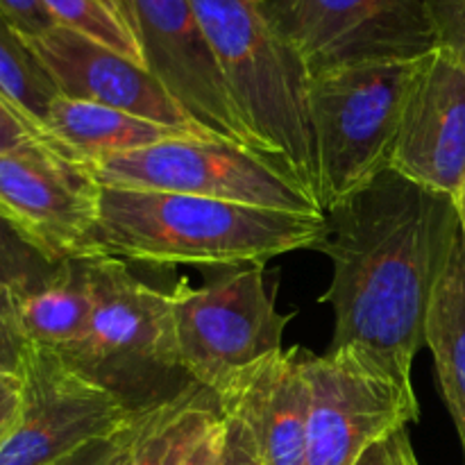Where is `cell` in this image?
Returning <instances> with one entry per match:
<instances>
[{"label":"cell","instance_id":"1","mask_svg":"<svg viewBox=\"0 0 465 465\" xmlns=\"http://www.w3.org/2000/svg\"><path fill=\"white\" fill-rule=\"evenodd\" d=\"M325 223L316 250L334 266L321 295L334 309L330 350H352L413 386L431 298L461 234L457 203L389 168L325 212Z\"/></svg>","mask_w":465,"mask_h":465},{"label":"cell","instance_id":"2","mask_svg":"<svg viewBox=\"0 0 465 465\" xmlns=\"http://www.w3.org/2000/svg\"><path fill=\"white\" fill-rule=\"evenodd\" d=\"M325 213H289L159 191H100L95 257L121 262L262 266L295 250H316Z\"/></svg>","mask_w":465,"mask_h":465},{"label":"cell","instance_id":"3","mask_svg":"<svg viewBox=\"0 0 465 465\" xmlns=\"http://www.w3.org/2000/svg\"><path fill=\"white\" fill-rule=\"evenodd\" d=\"M252 150L322 209L309 71L257 0H191ZM325 212V209H322Z\"/></svg>","mask_w":465,"mask_h":465},{"label":"cell","instance_id":"4","mask_svg":"<svg viewBox=\"0 0 465 465\" xmlns=\"http://www.w3.org/2000/svg\"><path fill=\"white\" fill-rule=\"evenodd\" d=\"M420 59L348 64L309 75L325 212L391 168Z\"/></svg>","mask_w":465,"mask_h":465},{"label":"cell","instance_id":"5","mask_svg":"<svg viewBox=\"0 0 465 465\" xmlns=\"http://www.w3.org/2000/svg\"><path fill=\"white\" fill-rule=\"evenodd\" d=\"M84 263L94 312L86 343L66 361L136 411H145L141 391L150 404H162L154 381L180 371L171 295L143 284L121 259L91 257Z\"/></svg>","mask_w":465,"mask_h":465},{"label":"cell","instance_id":"6","mask_svg":"<svg viewBox=\"0 0 465 465\" xmlns=\"http://www.w3.org/2000/svg\"><path fill=\"white\" fill-rule=\"evenodd\" d=\"M100 186L213 198L289 213L322 209L268 159L223 139H173L86 162Z\"/></svg>","mask_w":465,"mask_h":465},{"label":"cell","instance_id":"7","mask_svg":"<svg viewBox=\"0 0 465 465\" xmlns=\"http://www.w3.org/2000/svg\"><path fill=\"white\" fill-rule=\"evenodd\" d=\"M168 295L180 371L213 395L232 375L284 350L293 316L275 309L262 266L225 272L200 289L180 282Z\"/></svg>","mask_w":465,"mask_h":465},{"label":"cell","instance_id":"8","mask_svg":"<svg viewBox=\"0 0 465 465\" xmlns=\"http://www.w3.org/2000/svg\"><path fill=\"white\" fill-rule=\"evenodd\" d=\"M263 16L298 53L309 75L440 48L434 0H262Z\"/></svg>","mask_w":465,"mask_h":465},{"label":"cell","instance_id":"9","mask_svg":"<svg viewBox=\"0 0 465 465\" xmlns=\"http://www.w3.org/2000/svg\"><path fill=\"white\" fill-rule=\"evenodd\" d=\"M16 375L23 381L21 416L0 445V465H50L118 434L143 413L41 345L23 343Z\"/></svg>","mask_w":465,"mask_h":465},{"label":"cell","instance_id":"10","mask_svg":"<svg viewBox=\"0 0 465 465\" xmlns=\"http://www.w3.org/2000/svg\"><path fill=\"white\" fill-rule=\"evenodd\" d=\"M307 465H357L375 443L420 418L416 389L352 350L309 352Z\"/></svg>","mask_w":465,"mask_h":465},{"label":"cell","instance_id":"11","mask_svg":"<svg viewBox=\"0 0 465 465\" xmlns=\"http://www.w3.org/2000/svg\"><path fill=\"white\" fill-rule=\"evenodd\" d=\"M100 191L84 162L45 141L0 154V212L54 263L95 257Z\"/></svg>","mask_w":465,"mask_h":465},{"label":"cell","instance_id":"12","mask_svg":"<svg viewBox=\"0 0 465 465\" xmlns=\"http://www.w3.org/2000/svg\"><path fill=\"white\" fill-rule=\"evenodd\" d=\"M125 5L145 68L163 89L204 130L252 150L191 0H125Z\"/></svg>","mask_w":465,"mask_h":465},{"label":"cell","instance_id":"13","mask_svg":"<svg viewBox=\"0 0 465 465\" xmlns=\"http://www.w3.org/2000/svg\"><path fill=\"white\" fill-rule=\"evenodd\" d=\"M391 168L457 198L465 184V54L440 45L420 59Z\"/></svg>","mask_w":465,"mask_h":465},{"label":"cell","instance_id":"14","mask_svg":"<svg viewBox=\"0 0 465 465\" xmlns=\"http://www.w3.org/2000/svg\"><path fill=\"white\" fill-rule=\"evenodd\" d=\"M27 41L64 98L121 109L162 125L204 130L148 68L125 54L64 25Z\"/></svg>","mask_w":465,"mask_h":465},{"label":"cell","instance_id":"15","mask_svg":"<svg viewBox=\"0 0 465 465\" xmlns=\"http://www.w3.org/2000/svg\"><path fill=\"white\" fill-rule=\"evenodd\" d=\"M304 348L282 350L230 377L216 393L221 413L252 439L262 465H307L312 384Z\"/></svg>","mask_w":465,"mask_h":465},{"label":"cell","instance_id":"16","mask_svg":"<svg viewBox=\"0 0 465 465\" xmlns=\"http://www.w3.org/2000/svg\"><path fill=\"white\" fill-rule=\"evenodd\" d=\"M45 132L54 145L77 162L132 153L173 139H218L207 130L162 125L134 114L59 95L50 104Z\"/></svg>","mask_w":465,"mask_h":465},{"label":"cell","instance_id":"17","mask_svg":"<svg viewBox=\"0 0 465 465\" xmlns=\"http://www.w3.org/2000/svg\"><path fill=\"white\" fill-rule=\"evenodd\" d=\"M94 312L84 259L64 262L57 277L41 291L18 298L23 343L41 345L73 359L86 343Z\"/></svg>","mask_w":465,"mask_h":465},{"label":"cell","instance_id":"18","mask_svg":"<svg viewBox=\"0 0 465 465\" xmlns=\"http://www.w3.org/2000/svg\"><path fill=\"white\" fill-rule=\"evenodd\" d=\"M425 341L434 354L440 391L465 457V241L461 234L431 298Z\"/></svg>","mask_w":465,"mask_h":465},{"label":"cell","instance_id":"19","mask_svg":"<svg viewBox=\"0 0 465 465\" xmlns=\"http://www.w3.org/2000/svg\"><path fill=\"white\" fill-rule=\"evenodd\" d=\"M221 418L216 395L191 381L148 413L130 465H180Z\"/></svg>","mask_w":465,"mask_h":465},{"label":"cell","instance_id":"20","mask_svg":"<svg viewBox=\"0 0 465 465\" xmlns=\"http://www.w3.org/2000/svg\"><path fill=\"white\" fill-rule=\"evenodd\" d=\"M0 95L41 132H45L50 104L62 95L50 73L32 50L27 36L3 9H0Z\"/></svg>","mask_w":465,"mask_h":465},{"label":"cell","instance_id":"21","mask_svg":"<svg viewBox=\"0 0 465 465\" xmlns=\"http://www.w3.org/2000/svg\"><path fill=\"white\" fill-rule=\"evenodd\" d=\"M57 25L75 30L132 62L143 64L125 0H41Z\"/></svg>","mask_w":465,"mask_h":465},{"label":"cell","instance_id":"22","mask_svg":"<svg viewBox=\"0 0 465 465\" xmlns=\"http://www.w3.org/2000/svg\"><path fill=\"white\" fill-rule=\"evenodd\" d=\"M62 263L50 262L0 212V286L16 295H30L57 277Z\"/></svg>","mask_w":465,"mask_h":465},{"label":"cell","instance_id":"23","mask_svg":"<svg viewBox=\"0 0 465 465\" xmlns=\"http://www.w3.org/2000/svg\"><path fill=\"white\" fill-rule=\"evenodd\" d=\"M148 411L150 409H145L143 413H139V416H136L134 420L125 427V430L118 431V434L104 436V439H98V440H91V443L82 445L80 450H75V452H71L68 457L59 459V461H54L50 465H107L114 457H116L118 450H121L123 445H125L127 440H130L132 436L141 430V425H143Z\"/></svg>","mask_w":465,"mask_h":465},{"label":"cell","instance_id":"24","mask_svg":"<svg viewBox=\"0 0 465 465\" xmlns=\"http://www.w3.org/2000/svg\"><path fill=\"white\" fill-rule=\"evenodd\" d=\"M18 298L21 295L0 286V371L16 372L18 354L23 350L18 331Z\"/></svg>","mask_w":465,"mask_h":465},{"label":"cell","instance_id":"25","mask_svg":"<svg viewBox=\"0 0 465 465\" xmlns=\"http://www.w3.org/2000/svg\"><path fill=\"white\" fill-rule=\"evenodd\" d=\"M36 141H45V143L54 145L45 132H41L39 127L32 125L25 116H21V114L0 95V154L12 153V150L23 148V145L36 143ZM54 148H57V145H54Z\"/></svg>","mask_w":465,"mask_h":465},{"label":"cell","instance_id":"26","mask_svg":"<svg viewBox=\"0 0 465 465\" xmlns=\"http://www.w3.org/2000/svg\"><path fill=\"white\" fill-rule=\"evenodd\" d=\"M357 465H420L418 463L416 450H413L411 439H409L407 427L393 431L384 440L372 445Z\"/></svg>","mask_w":465,"mask_h":465},{"label":"cell","instance_id":"27","mask_svg":"<svg viewBox=\"0 0 465 465\" xmlns=\"http://www.w3.org/2000/svg\"><path fill=\"white\" fill-rule=\"evenodd\" d=\"M0 9L16 23L25 36L44 35L45 30L57 25L41 0H0Z\"/></svg>","mask_w":465,"mask_h":465},{"label":"cell","instance_id":"28","mask_svg":"<svg viewBox=\"0 0 465 465\" xmlns=\"http://www.w3.org/2000/svg\"><path fill=\"white\" fill-rule=\"evenodd\" d=\"M23 381L16 372L0 371V445L5 443L21 416Z\"/></svg>","mask_w":465,"mask_h":465},{"label":"cell","instance_id":"29","mask_svg":"<svg viewBox=\"0 0 465 465\" xmlns=\"http://www.w3.org/2000/svg\"><path fill=\"white\" fill-rule=\"evenodd\" d=\"M227 425L225 416L191 448V452L182 459L180 465H221L223 454H225Z\"/></svg>","mask_w":465,"mask_h":465},{"label":"cell","instance_id":"30","mask_svg":"<svg viewBox=\"0 0 465 465\" xmlns=\"http://www.w3.org/2000/svg\"><path fill=\"white\" fill-rule=\"evenodd\" d=\"M227 425V440H225V454H223L221 465H262L259 461L257 448H254L252 439L234 418L225 416Z\"/></svg>","mask_w":465,"mask_h":465},{"label":"cell","instance_id":"31","mask_svg":"<svg viewBox=\"0 0 465 465\" xmlns=\"http://www.w3.org/2000/svg\"><path fill=\"white\" fill-rule=\"evenodd\" d=\"M443 44L461 48L465 41V0H434Z\"/></svg>","mask_w":465,"mask_h":465},{"label":"cell","instance_id":"32","mask_svg":"<svg viewBox=\"0 0 465 465\" xmlns=\"http://www.w3.org/2000/svg\"><path fill=\"white\" fill-rule=\"evenodd\" d=\"M153 409H154V407H153ZM153 409H150V411H153ZM150 411H148V413H150ZM145 420H148V416H145ZM145 420H143V425H145ZM143 425H141V430L136 431V434L132 436V439L127 440V443L123 445L121 450H118L116 457H114L112 461H109L107 465H130V461H132V454H134V448H136V440H139L141 431H143Z\"/></svg>","mask_w":465,"mask_h":465},{"label":"cell","instance_id":"33","mask_svg":"<svg viewBox=\"0 0 465 465\" xmlns=\"http://www.w3.org/2000/svg\"><path fill=\"white\" fill-rule=\"evenodd\" d=\"M454 203H457L459 221H461V236H463V241H465V184H463V189L459 191L457 198H454Z\"/></svg>","mask_w":465,"mask_h":465},{"label":"cell","instance_id":"34","mask_svg":"<svg viewBox=\"0 0 465 465\" xmlns=\"http://www.w3.org/2000/svg\"><path fill=\"white\" fill-rule=\"evenodd\" d=\"M459 50H461V53L465 54V41H463V44H461V48H459Z\"/></svg>","mask_w":465,"mask_h":465},{"label":"cell","instance_id":"35","mask_svg":"<svg viewBox=\"0 0 465 465\" xmlns=\"http://www.w3.org/2000/svg\"><path fill=\"white\" fill-rule=\"evenodd\" d=\"M257 3H262V0H257Z\"/></svg>","mask_w":465,"mask_h":465}]
</instances>
